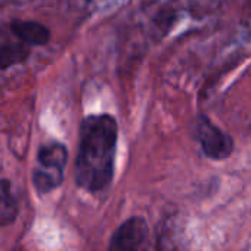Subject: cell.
Instances as JSON below:
<instances>
[{
  "label": "cell",
  "mask_w": 251,
  "mask_h": 251,
  "mask_svg": "<svg viewBox=\"0 0 251 251\" xmlns=\"http://www.w3.org/2000/svg\"><path fill=\"white\" fill-rule=\"evenodd\" d=\"M195 138L204 155L210 160L222 161L233 152V139L204 114H200L195 120Z\"/></svg>",
  "instance_id": "3"
},
{
  "label": "cell",
  "mask_w": 251,
  "mask_h": 251,
  "mask_svg": "<svg viewBox=\"0 0 251 251\" xmlns=\"http://www.w3.org/2000/svg\"><path fill=\"white\" fill-rule=\"evenodd\" d=\"M11 31L18 40L27 43L28 46H46L50 40V31L46 25L36 21L14 20L11 23Z\"/></svg>",
  "instance_id": "5"
},
{
  "label": "cell",
  "mask_w": 251,
  "mask_h": 251,
  "mask_svg": "<svg viewBox=\"0 0 251 251\" xmlns=\"http://www.w3.org/2000/svg\"><path fill=\"white\" fill-rule=\"evenodd\" d=\"M18 216V201L12 192L11 182L0 180V226L11 225Z\"/></svg>",
  "instance_id": "7"
},
{
  "label": "cell",
  "mask_w": 251,
  "mask_h": 251,
  "mask_svg": "<svg viewBox=\"0 0 251 251\" xmlns=\"http://www.w3.org/2000/svg\"><path fill=\"white\" fill-rule=\"evenodd\" d=\"M247 8H251V0H247Z\"/></svg>",
  "instance_id": "8"
},
{
  "label": "cell",
  "mask_w": 251,
  "mask_h": 251,
  "mask_svg": "<svg viewBox=\"0 0 251 251\" xmlns=\"http://www.w3.org/2000/svg\"><path fill=\"white\" fill-rule=\"evenodd\" d=\"M68 163V150L61 142L45 144L37 151V167L33 182L40 194L56 189L64 180V170Z\"/></svg>",
  "instance_id": "2"
},
{
  "label": "cell",
  "mask_w": 251,
  "mask_h": 251,
  "mask_svg": "<svg viewBox=\"0 0 251 251\" xmlns=\"http://www.w3.org/2000/svg\"><path fill=\"white\" fill-rule=\"evenodd\" d=\"M148 241V226L141 217L126 220L114 233L108 251H144Z\"/></svg>",
  "instance_id": "4"
},
{
  "label": "cell",
  "mask_w": 251,
  "mask_h": 251,
  "mask_svg": "<svg viewBox=\"0 0 251 251\" xmlns=\"http://www.w3.org/2000/svg\"><path fill=\"white\" fill-rule=\"evenodd\" d=\"M118 142V123L109 114H95L80 124L75 183L87 192L103 191L112 180Z\"/></svg>",
  "instance_id": "1"
},
{
  "label": "cell",
  "mask_w": 251,
  "mask_h": 251,
  "mask_svg": "<svg viewBox=\"0 0 251 251\" xmlns=\"http://www.w3.org/2000/svg\"><path fill=\"white\" fill-rule=\"evenodd\" d=\"M31 55V46L18 40L0 45V70H8L14 65L25 62Z\"/></svg>",
  "instance_id": "6"
}]
</instances>
